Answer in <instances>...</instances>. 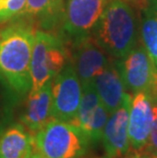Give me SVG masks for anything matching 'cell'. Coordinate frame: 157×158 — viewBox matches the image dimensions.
Listing matches in <instances>:
<instances>
[{"instance_id": "obj_22", "label": "cell", "mask_w": 157, "mask_h": 158, "mask_svg": "<svg viewBox=\"0 0 157 158\" xmlns=\"http://www.w3.org/2000/svg\"><path fill=\"white\" fill-rule=\"evenodd\" d=\"M31 158H35V157H33V156H31Z\"/></svg>"}, {"instance_id": "obj_23", "label": "cell", "mask_w": 157, "mask_h": 158, "mask_svg": "<svg viewBox=\"0 0 157 158\" xmlns=\"http://www.w3.org/2000/svg\"><path fill=\"white\" fill-rule=\"evenodd\" d=\"M107 158H108V157H107Z\"/></svg>"}, {"instance_id": "obj_8", "label": "cell", "mask_w": 157, "mask_h": 158, "mask_svg": "<svg viewBox=\"0 0 157 158\" xmlns=\"http://www.w3.org/2000/svg\"><path fill=\"white\" fill-rule=\"evenodd\" d=\"M108 0H66L62 28L72 41L91 35Z\"/></svg>"}, {"instance_id": "obj_16", "label": "cell", "mask_w": 157, "mask_h": 158, "mask_svg": "<svg viewBox=\"0 0 157 158\" xmlns=\"http://www.w3.org/2000/svg\"><path fill=\"white\" fill-rule=\"evenodd\" d=\"M27 0H0V23H5L22 15Z\"/></svg>"}, {"instance_id": "obj_5", "label": "cell", "mask_w": 157, "mask_h": 158, "mask_svg": "<svg viewBox=\"0 0 157 158\" xmlns=\"http://www.w3.org/2000/svg\"><path fill=\"white\" fill-rule=\"evenodd\" d=\"M115 63L126 91L144 92L152 99L157 98V68L141 43Z\"/></svg>"}, {"instance_id": "obj_17", "label": "cell", "mask_w": 157, "mask_h": 158, "mask_svg": "<svg viewBox=\"0 0 157 158\" xmlns=\"http://www.w3.org/2000/svg\"><path fill=\"white\" fill-rule=\"evenodd\" d=\"M152 113H153V119H152L151 132H150L148 144H147L146 149L143 154H148V155L157 157V98L153 99Z\"/></svg>"}, {"instance_id": "obj_1", "label": "cell", "mask_w": 157, "mask_h": 158, "mask_svg": "<svg viewBox=\"0 0 157 158\" xmlns=\"http://www.w3.org/2000/svg\"><path fill=\"white\" fill-rule=\"evenodd\" d=\"M122 0H108L91 35L115 60L123 58L139 44V15Z\"/></svg>"}, {"instance_id": "obj_11", "label": "cell", "mask_w": 157, "mask_h": 158, "mask_svg": "<svg viewBox=\"0 0 157 158\" xmlns=\"http://www.w3.org/2000/svg\"><path fill=\"white\" fill-rule=\"evenodd\" d=\"M51 86L52 80L46 83L41 89L30 91L22 122L24 127L33 135L53 119L51 114Z\"/></svg>"}, {"instance_id": "obj_6", "label": "cell", "mask_w": 157, "mask_h": 158, "mask_svg": "<svg viewBox=\"0 0 157 158\" xmlns=\"http://www.w3.org/2000/svg\"><path fill=\"white\" fill-rule=\"evenodd\" d=\"M51 94L52 117L72 123L76 118L81 103L83 86L69 60L52 79Z\"/></svg>"}, {"instance_id": "obj_21", "label": "cell", "mask_w": 157, "mask_h": 158, "mask_svg": "<svg viewBox=\"0 0 157 158\" xmlns=\"http://www.w3.org/2000/svg\"><path fill=\"white\" fill-rule=\"evenodd\" d=\"M155 7L157 8V2H156V5H155Z\"/></svg>"}, {"instance_id": "obj_14", "label": "cell", "mask_w": 157, "mask_h": 158, "mask_svg": "<svg viewBox=\"0 0 157 158\" xmlns=\"http://www.w3.org/2000/svg\"><path fill=\"white\" fill-rule=\"evenodd\" d=\"M63 6L64 0H27L22 15L31 22L51 28L63 15Z\"/></svg>"}, {"instance_id": "obj_12", "label": "cell", "mask_w": 157, "mask_h": 158, "mask_svg": "<svg viewBox=\"0 0 157 158\" xmlns=\"http://www.w3.org/2000/svg\"><path fill=\"white\" fill-rule=\"evenodd\" d=\"M93 84L100 101L108 110L109 114L121 106L128 95L115 60L95 77Z\"/></svg>"}, {"instance_id": "obj_10", "label": "cell", "mask_w": 157, "mask_h": 158, "mask_svg": "<svg viewBox=\"0 0 157 158\" xmlns=\"http://www.w3.org/2000/svg\"><path fill=\"white\" fill-rule=\"evenodd\" d=\"M132 94L128 93L118 109L109 114L101 141L108 158H122L130 152L129 110Z\"/></svg>"}, {"instance_id": "obj_7", "label": "cell", "mask_w": 157, "mask_h": 158, "mask_svg": "<svg viewBox=\"0 0 157 158\" xmlns=\"http://www.w3.org/2000/svg\"><path fill=\"white\" fill-rule=\"evenodd\" d=\"M113 60L115 59L106 53L92 35L72 41V52H69V61L82 85L93 82L95 77Z\"/></svg>"}, {"instance_id": "obj_19", "label": "cell", "mask_w": 157, "mask_h": 158, "mask_svg": "<svg viewBox=\"0 0 157 158\" xmlns=\"http://www.w3.org/2000/svg\"><path fill=\"white\" fill-rule=\"evenodd\" d=\"M131 153V155L128 156L126 158H157L154 156H151V155H148V154H143V153Z\"/></svg>"}, {"instance_id": "obj_4", "label": "cell", "mask_w": 157, "mask_h": 158, "mask_svg": "<svg viewBox=\"0 0 157 158\" xmlns=\"http://www.w3.org/2000/svg\"><path fill=\"white\" fill-rule=\"evenodd\" d=\"M69 60V50L52 33L36 31L31 57V90L41 89Z\"/></svg>"}, {"instance_id": "obj_2", "label": "cell", "mask_w": 157, "mask_h": 158, "mask_svg": "<svg viewBox=\"0 0 157 158\" xmlns=\"http://www.w3.org/2000/svg\"><path fill=\"white\" fill-rule=\"evenodd\" d=\"M35 31L15 23L0 32V79L16 93L31 90V57Z\"/></svg>"}, {"instance_id": "obj_15", "label": "cell", "mask_w": 157, "mask_h": 158, "mask_svg": "<svg viewBox=\"0 0 157 158\" xmlns=\"http://www.w3.org/2000/svg\"><path fill=\"white\" fill-rule=\"evenodd\" d=\"M140 19V42L157 68V8L148 6Z\"/></svg>"}, {"instance_id": "obj_13", "label": "cell", "mask_w": 157, "mask_h": 158, "mask_svg": "<svg viewBox=\"0 0 157 158\" xmlns=\"http://www.w3.org/2000/svg\"><path fill=\"white\" fill-rule=\"evenodd\" d=\"M33 136L22 124H13L0 135V158H31Z\"/></svg>"}, {"instance_id": "obj_18", "label": "cell", "mask_w": 157, "mask_h": 158, "mask_svg": "<svg viewBox=\"0 0 157 158\" xmlns=\"http://www.w3.org/2000/svg\"><path fill=\"white\" fill-rule=\"evenodd\" d=\"M122 1L126 3L129 6H131L138 13L146 10L149 6V3L147 0H122Z\"/></svg>"}, {"instance_id": "obj_20", "label": "cell", "mask_w": 157, "mask_h": 158, "mask_svg": "<svg viewBox=\"0 0 157 158\" xmlns=\"http://www.w3.org/2000/svg\"><path fill=\"white\" fill-rule=\"evenodd\" d=\"M147 1L149 3V6H155L157 0H147Z\"/></svg>"}, {"instance_id": "obj_3", "label": "cell", "mask_w": 157, "mask_h": 158, "mask_svg": "<svg viewBox=\"0 0 157 158\" xmlns=\"http://www.w3.org/2000/svg\"><path fill=\"white\" fill-rule=\"evenodd\" d=\"M90 141L72 123L51 119L33 135L35 158H82L88 151Z\"/></svg>"}, {"instance_id": "obj_9", "label": "cell", "mask_w": 157, "mask_h": 158, "mask_svg": "<svg viewBox=\"0 0 157 158\" xmlns=\"http://www.w3.org/2000/svg\"><path fill=\"white\" fill-rule=\"evenodd\" d=\"M152 107L153 99L147 93L133 94L129 110L130 152L144 153L152 127Z\"/></svg>"}]
</instances>
